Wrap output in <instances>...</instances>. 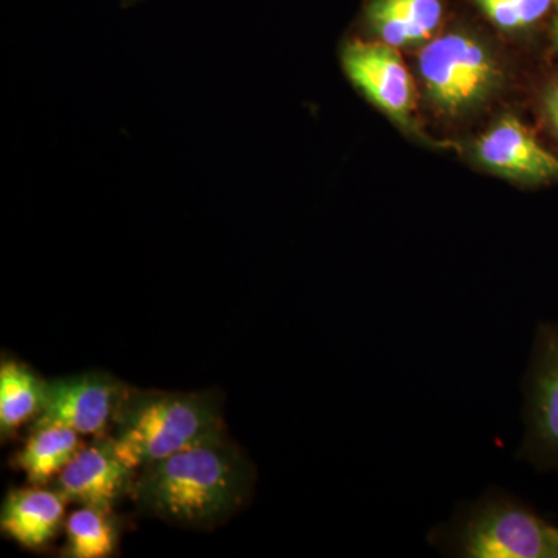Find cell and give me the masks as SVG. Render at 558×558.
Instances as JSON below:
<instances>
[{"label": "cell", "mask_w": 558, "mask_h": 558, "mask_svg": "<svg viewBox=\"0 0 558 558\" xmlns=\"http://www.w3.org/2000/svg\"><path fill=\"white\" fill-rule=\"evenodd\" d=\"M255 484L252 462L227 435L143 465L135 473L138 508L178 526L207 529L247 502Z\"/></svg>", "instance_id": "6da1fadb"}, {"label": "cell", "mask_w": 558, "mask_h": 558, "mask_svg": "<svg viewBox=\"0 0 558 558\" xmlns=\"http://www.w3.org/2000/svg\"><path fill=\"white\" fill-rule=\"evenodd\" d=\"M226 435L219 392L121 391L109 436L124 464L138 470Z\"/></svg>", "instance_id": "7a4b0ae2"}, {"label": "cell", "mask_w": 558, "mask_h": 558, "mask_svg": "<svg viewBox=\"0 0 558 558\" xmlns=\"http://www.w3.org/2000/svg\"><path fill=\"white\" fill-rule=\"evenodd\" d=\"M446 556L558 558V526L508 492L490 488L429 535Z\"/></svg>", "instance_id": "3957f363"}, {"label": "cell", "mask_w": 558, "mask_h": 558, "mask_svg": "<svg viewBox=\"0 0 558 558\" xmlns=\"http://www.w3.org/2000/svg\"><path fill=\"white\" fill-rule=\"evenodd\" d=\"M418 72L428 100L449 117L478 108L502 80L494 53L462 33H449L428 43L418 57Z\"/></svg>", "instance_id": "277c9868"}, {"label": "cell", "mask_w": 558, "mask_h": 558, "mask_svg": "<svg viewBox=\"0 0 558 558\" xmlns=\"http://www.w3.org/2000/svg\"><path fill=\"white\" fill-rule=\"evenodd\" d=\"M524 392L526 438L519 457L543 472L558 470V323L538 326Z\"/></svg>", "instance_id": "5b68a950"}, {"label": "cell", "mask_w": 558, "mask_h": 558, "mask_svg": "<svg viewBox=\"0 0 558 558\" xmlns=\"http://www.w3.org/2000/svg\"><path fill=\"white\" fill-rule=\"evenodd\" d=\"M124 385L100 371L46 380L36 425H62L80 435L105 436Z\"/></svg>", "instance_id": "8992f818"}, {"label": "cell", "mask_w": 558, "mask_h": 558, "mask_svg": "<svg viewBox=\"0 0 558 558\" xmlns=\"http://www.w3.org/2000/svg\"><path fill=\"white\" fill-rule=\"evenodd\" d=\"M341 64L351 83L373 105L400 124H409L414 108V87L409 70L384 43L354 40L343 47Z\"/></svg>", "instance_id": "52a82bcc"}, {"label": "cell", "mask_w": 558, "mask_h": 558, "mask_svg": "<svg viewBox=\"0 0 558 558\" xmlns=\"http://www.w3.org/2000/svg\"><path fill=\"white\" fill-rule=\"evenodd\" d=\"M137 470L124 464L117 453L109 433L95 436L65 465L54 481V488L65 501L86 508L112 512L117 502L132 492Z\"/></svg>", "instance_id": "ba28073f"}, {"label": "cell", "mask_w": 558, "mask_h": 558, "mask_svg": "<svg viewBox=\"0 0 558 558\" xmlns=\"http://www.w3.org/2000/svg\"><path fill=\"white\" fill-rule=\"evenodd\" d=\"M475 153L483 167L515 182L538 185L558 179V157L513 117H505L488 130Z\"/></svg>", "instance_id": "9c48e42d"}, {"label": "cell", "mask_w": 558, "mask_h": 558, "mask_svg": "<svg viewBox=\"0 0 558 558\" xmlns=\"http://www.w3.org/2000/svg\"><path fill=\"white\" fill-rule=\"evenodd\" d=\"M65 502L57 488L35 486L10 492L0 512V527L24 548L40 549L60 531Z\"/></svg>", "instance_id": "30bf717a"}, {"label": "cell", "mask_w": 558, "mask_h": 558, "mask_svg": "<svg viewBox=\"0 0 558 558\" xmlns=\"http://www.w3.org/2000/svg\"><path fill=\"white\" fill-rule=\"evenodd\" d=\"M369 27L389 46L424 43L442 20L440 0H371L366 9Z\"/></svg>", "instance_id": "8fae6325"}, {"label": "cell", "mask_w": 558, "mask_h": 558, "mask_svg": "<svg viewBox=\"0 0 558 558\" xmlns=\"http://www.w3.org/2000/svg\"><path fill=\"white\" fill-rule=\"evenodd\" d=\"M83 447L75 429L62 425H36L17 454V464L27 475L28 483L44 486L57 478Z\"/></svg>", "instance_id": "7c38bea8"}, {"label": "cell", "mask_w": 558, "mask_h": 558, "mask_svg": "<svg viewBox=\"0 0 558 558\" xmlns=\"http://www.w3.org/2000/svg\"><path fill=\"white\" fill-rule=\"evenodd\" d=\"M46 380L39 379L20 362L0 366V432L10 435L28 418L36 417L43 405Z\"/></svg>", "instance_id": "4fadbf2b"}, {"label": "cell", "mask_w": 558, "mask_h": 558, "mask_svg": "<svg viewBox=\"0 0 558 558\" xmlns=\"http://www.w3.org/2000/svg\"><path fill=\"white\" fill-rule=\"evenodd\" d=\"M119 527L113 512L81 506L65 521L68 545H65L64 556L69 558L112 556L119 545Z\"/></svg>", "instance_id": "5bb4252c"}, {"label": "cell", "mask_w": 558, "mask_h": 558, "mask_svg": "<svg viewBox=\"0 0 558 558\" xmlns=\"http://www.w3.org/2000/svg\"><path fill=\"white\" fill-rule=\"evenodd\" d=\"M488 20L502 31H520L542 20L553 0H475Z\"/></svg>", "instance_id": "9a60e30c"}, {"label": "cell", "mask_w": 558, "mask_h": 558, "mask_svg": "<svg viewBox=\"0 0 558 558\" xmlns=\"http://www.w3.org/2000/svg\"><path fill=\"white\" fill-rule=\"evenodd\" d=\"M546 113L550 124H553L554 131L558 134V86L554 87L546 97Z\"/></svg>", "instance_id": "2e32d148"}, {"label": "cell", "mask_w": 558, "mask_h": 558, "mask_svg": "<svg viewBox=\"0 0 558 558\" xmlns=\"http://www.w3.org/2000/svg\"><path fill=\"white\" fill-rule=\"evenodd\" d=\"M557 3H558V0H557ZM556 36H557V40H558V17H557V22H556Z\"/></svg>", "instance_id": "e0dca14e"}, {"label": "cell", "mask_w": 558, "mask_h": 558, "mask_svg": "<svg viewBox=\"0 0 558 558\" xmlns=\"http://www.w3.org/2000/svg\"><path fill=\"white\" fill-rule=\"evenodd\" d=\"M126 2L134 3V2H138V0H126Z\"/></svg>", "instance_id": "ac0fdd59"}]
</instances>
